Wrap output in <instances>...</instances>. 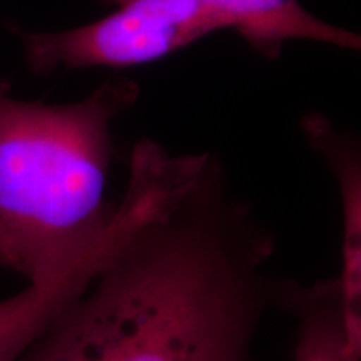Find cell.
<instances>
[{
  "instance_id": "obj_1",
  "label": "cell",
  "mask_w": 361,
  "mask_h": 361,
  "mask_svg": "<svg viewBox=\"0 0 361 361\" xmlns=\"http://www.w3.org/2000/svg\"><path fill=\"white\" fill-rule=\"evenodd\" d=\"M273 241L204 171L134 229L94 278L111 335L109 361H250L278 288Z\"/></svg>"
},
{
  "instance_id": "obj_3",
  "label": "cell",
  "mask_w": 361,
  "mask_h": 361,
  "mask_svg": "<svg viewBox=\"0 0 361 361\" xmlns=\"http://www.w3.org/2000/svg\"><path fill=\"white\" fill-rule=\"evenodd\" d=\"M236 22L207 0H124L90 24L56 32L16 27L27 69L39 78L57 71L149 64Z\"/></svg>"
},
{
  "instance_id": "obj_7",
  "label": "cell",
  "mask_w": 361,
  "mask_h": 361,
  "mask_svg": "<svg viewBox=\"0 0 361 361\" xmlns=\"http://www.w3.org/2000/svg\"><path fill=\"white\" fill-rule=\"evenodd\" d=\"M286 301L298 324L293 361H348L336 279L293 288Z\"/></svg>"
},
{
  "instance_id": "obj_8",
  "label": "cell",
  "mask_w": 361,
  "mask_h": 361,
  "mask_svg": "<svg viewBox=\"0 0 361 361\" xmlns=\"http://www.w3.org/2000/svg\"><path fill=\"white\" fill-rule=\"evenodd\" d=\"M0 264L4 266V256H2V250H0Z\"/></svg>"
},
{
  "instance_id": "obj_2",
  "label": "cell",
  "mask_w": 361,
  "mask_h": 361,
  "mask_svg": "<svg viewBox=\"0 0 361 361\" xmlns=\"http://www.w3.org/2000/svg\"><path fill=\"white\" fill-rule=\"evenodd\" d=\"M139 97L129 79L71 104L13 97L0 80V250L29 281L71 268L106 239L112 126Z\"/></svg>"
},
{
  "instance_id": "obj_6",
  "label": "cell",
  "mask_w": 361,
  "mask_h": 361,
  "mask_svg": "<svg viewBox=\"0 0 361 361\" xmlns=\"http://www.w3.org/2000/svg\"><path fill=\"white\" fill-rule=\"evenodd\" d=\"M109 351L106 310L90 283L17 361H109Z\"/></svg>"
},
{
  "instance_id": "obj_4",
  "label": "cell",
  "mask_w": 361,
  "mask_h": 361,
  "mask_svg": "<svg viewBox=\"0 0 361 361\" xmlns=\"http://www.w3.org/2000/svg\"><path fill=\"white\" fill-rule=\"evenodd\" d=\"M146 219V207L126 197L116 223L102 243L71 268L30 281L19 295L0 301V361H17L54 319L80 293L87 290L99 271L123 246L130 233Z\"/></svg>"
},
{
  "instance_id": "obj_5",
  "label": "cell",
  "mask_w": 361,
  "mask_h": 361,
  "mask_svg": "<svg viewBox=\"0 0 361 361\" xmlns=\"http://www.w3.org/2000/svg\"><path fill=\"white\" fill-rule=\"evenodd\" d=\"M305 139L338 184L343 209V271L340 288L345 353L361 361V137L340 130L326 116L310 112L301 121Z\"/></svg>"
}]
</instances>
